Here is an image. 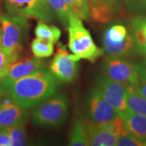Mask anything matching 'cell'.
Here are the masks:
<instances>
[{"mask_svg": "<svg viewBox=\"0 0 146 146\" xmlns=\"http://www.w3.org/2000/svg\"><path fill=\"white\" fill-rule=\"evenodd\" d=\"M127 11L134 15H146V0H124Z\"/></svg>", "mask_w": 146, "mask_h": 146, "instance_id": "obj_25", "label": "cell"}, {"mask_svg": "<svg viewBox=\"0 0 146 146\" xmlns=\"http://www.w3.org/2000/svg\"><path fill=\"white\" fill-rule=\"evenodd\" d=\"M58 80L47 69L14 80H0V94L7 95L27 110L38 105L57 93Z\"/></svg>", "mask_w": 146, "mask_h": 146, "instance_id": "obj_1", "label": "cell"}, {"mask_svg": "<svg viewBox=\"0 0 146 146\" xmlns=\"http://www.w3.org/2000/svg\"><path fill=\"white\" fill-rule=\"evenodd\" d=\"M4 3V1L3 0H0V8H1V7H2V5Z\"/></svg>", "mask_w": 146, "mask_h": 146, "instance_id": "obj_30", "label": "cell"}, {"mask_svg": "<svg viewBox=\"0 0 146 146\" xmlns=\"http://www.w3.org/2000/svg\"><path fill=\"white\" fill-rule=\"evenodd\" d=\"M10 133L13 146H22L27 145V131L25 124L12 126L7 127Z\"/></svg>", "mask_w": 146, "mask_h": 146, "instance_id": "obj_22", "label": "cell"}, {"mask_svg": "<svg viewBox=\"0 0 146 146\" xmlns=\"http://www.w3.org/2000/svg\"><path fill=\"white\" fill-rule=\"evenodd\" d=\"M86 124L89 144L92 146L116 145L119 137L127 133L122 118L106 123H96L90 121Z\"/></svg>", "mask_w": 146, "mask_h": 146, "instance_id": "obj_7", "label": "cell"}, {"mask_svg": "<svg viewBox=\"0 0 146 146\" xmlns=\"http://www.w3.org/2000/svg\"><path fill=\"white\" fill-rule=\"evenodd\" d=\"M11 139L7 128H1L0 130V146H11Z\"/></svg>", "mask_w": 146, "mask_h": 146, "instance_id": "obj_27", "label": "cell"}, {"mask_svg": "<svg viewBox=\"0 0 146 146\" xmlns=\"http://www.w3.org/2000/svg\"><path fill=\"white\" fill-rule=\"evenodd\" d=\"M11 63H12V61L11 60L10 58L0 47V80L4 77Z\"/></svg>", "mask_w": 146, "mask_h": 146, "instance_id": "obj_26", "label": "cell"}, {"mask_svg": "<svg viewBox=\"0 0 146 146\" xmlns=\"http://www.w3.org/2000/svg\"><path fill=\"white\" fill-rule=\"evenodd\" d=\"M86 106L89 119L96 123H106L121 119L117 111L106 102L97 87L88 92Z\"/></svg>", "mask_w": 146, "mask_h": 146, "instance_id": "obj_11", "label": "cell"}, {"mask_svg": "<svg viewBox=\"0 0 146 146\" xmlns=\"http://www.w3.org/2000/svg\"><path fill=\"white\" fill-rule=\"evenodd\" d=\"M2 15H3V14H2V11H1V8H0V18H1Z\"/></svg>", "mask_w": 146, "mask_h": 146, "instance_id": "obj_33", "label": "cell"}, {"mask_svg": "<svg viewBox=\"0 0 146 146\" xmlns=\"http://www.w3.org/2000/svg\"><path fill=\"white\" fill-rule=\"evenodd\" d=\"M55 16L58 18L63 25L68 27L70 19L74 15L69 9L65 0H46Z\"/></svg>", "mask_w": 146, "mask_h": 146, "instance_id": "obj_19", "label": "cell"}, {"mask_svg": "<svg viewBox=\"0 0 146 146\" xmlns=\"http://www.w3.org/2000/svg\"><path fill=\"white\" fill-rule=\"evenodd\" d=\"M118 146H146V139L139 138L130 133L121 135L118 139Z\"/></svg>", "mask_w": 146, "mask_h": 146, "instance_id": "obj_24", "label": "cell"}, {"mask_svg": "<svg viewBox=\"0 0 146 146\" xmlns=\"http://www.w3.org/2000/svg\"><path fill=\"white\" fill-rule=\"evenodd\" d=\"M68 145L71 146L89 145L87 135V124L80 118H76L73 123Z\"/></svg>", "mask_w": 146, "mask_h": 146, "instance_id": "obj_16", "label": "cell"}, {"mask_svg": "<svg viewBox=\"0 0 146 146\" xmlns=\"http://www.w3.org/2000/svg\"><path fill=\"white\" fill-rule=\"evenodd\" d=\"M29 119L27 109L16 103L7 96L2 101L0 109V127L7 128L9 127L25 124Z\"/></svg>", "mask_w": 146, "mask_h": 146, "instance_id": "obj_12", "label": "cell"}, {"mask_svg": "<svg viewBox=\"0 0 146 146\" xmlns=\"http://www.w3.org/2000/svg\"><path fill=\"white\" fill-rule=\"evenodd\" d=\"M46 62L43 58H25L23 59H16L10 63L7 73L2 80H14L29 76L37 71L45 68Z\"/></svg>", "mask_w": 146, "mask_h": 146, "instance_id": "obj_13", "label": "cell"}, {"mask_svg": "<svg viewBox=\"0 0 146 146\" xmlns=\"http://www.w3.org/2000/svg\"><path fill=\"white\" fill-rule=\"evenodd\" d=\"M122 119L128 133L139 138L146 139L145 116L132 112L129 110Z\"/></svg>", "mask_w": 146, "mask_h": 146, "instance_id": "obj_15", "label": "cell"}, {"mask_svg": "<svg viewBox=\"0 0 146 146\" xmlns=\"http://www.w3.org/2000/svg\"><path fill=\"white\" fill-rule=\"evenodd\" d=\"M1 36H2V31H1V26H0V47H1Z\"/></svg>", "mask_w": 146, "mask_h": 146, "instance_id": "obj_31", "label": "cell"}, {"mask_svg": "<svg viewBox=\"0 0 146 146\" xmlns=\"http://www.w3.org/2000/svg\"><path fill=\"white\" fill-rule=\"evenodd\" d=\"M1 23V48L14 62L18 59L26 39L29 25L25 17L16 15H2Z\"/></svg>", "mask_w": 146, "mask_h": 146, "instance_id": "obj_2", "label": "cell"}, {"mask_svg": "<svg viewBox=\"0 0 146 146\" xmlns=\"http://www.w3.org/2000/svg\"><path fill=\"white\" fill-rule=\"evenodd\" d=\"M68 47L78 59L94 63L104 51L94 42L89 31L84 26L80 19L73 16L68 26Z\"/></svg>", "mask_w": 146, "mask_h": 146, "instance_id": "obj_3", "label": "cell"}, {"mask_svg": "<svg viewBox=\"0 0 146 146\" xmlns=\"http://www.w3.org/2000/svg\"><path fill=\"white\" fill-rule=\"evenodd\" d=\"M78 58L69 54L66 47L61 44L49 66V71L58 80L70 83L78 76Z\"/></svg>", "mask_w": 146, "mask_h": 146, "instance_id": "obj_10", "label": "cell"}, {"mask_svg": "<svg viewBox=\"0 0 146 146\" xmlns=\"http://www.w3.org/2000/svg\"><path fill=\"white\" fill-rule=\"evenodd\" d=\"M69 113V99L64 94L53 95L38 105L33 112L32 120L35 125L59 127L66 122Z\"/></svg>", "mask_w": 146, "mask_h": 146, "instance_id": "obj_4", "label": "cell"}, {"mask_svg": "<svg viewBox=\"0 0 146 146\" xmlns=\"http://www.w3.org/2000/svg\"><path fill=\"white\" fill-rule=\"evenodd\" d=\"M135 66L138 75L136 89L141 95L146 98V58L142 61L135 63Z\"/></svg>", "mask_w": 146, "mask_h": 146, "instance_id": "obj_23", "label": "cell"}, {"mask_svg": "<svg viewBox=\"0 0 146 146\" xmlns=\"http://www.w3.org/2000/svg\"><path fill=\"white\" fill-rule=\"evenodd\" d=\"M111 2H113L114 3H115V4H117V5H119V0H110Z\"/></svg>", "mask_w": 146, "mask_h": 146, "instance_id": "obj_29", "label": "cell"}, {"mask_svg": "<svg viewBox=\"0 0 146 146\" xmlns=\"http://www.w3.org/2000/svg\"><path fill=\"white\" fill-rule=\"evenodd\" d=\"M97 88L121 118L129 110L127 104V87L109 78L106 75L98 76L96 80Z\"/></svg>", "mask_w": 146, "mask_h": 146, "instance_id": "obj_9", "label": "cell"}, {"mask_svg": "<svg viewBox=\"0 0 146 146\" xmlns=\"http://www.w3.org/2000/svg\"><path fill=\"white\" fill-rule=\"evenodd\" d=\"M132 35L136 51L146 58V15H136L131 22Z\"/></svg>", "mask_w": 146, "mask_h": 146, "instance_id": "obj_14", "label": "cell"}, {"mask_svg": "<svg viewBox=\"0 0 146 146\" xmlns=\"http://www.w3.org/2000/svg\"><path fill=\"white\" fill-rule=\"evenodd\" d=\"M102 42L103 51L107 56L127 58L137 52L131 33L121 24L110 26L105 31Z\"/></svg>", "mask_w": 146, "mask_h": 146, "instance_id": "obj_5", "label": "cell"}, {"mask_svg": "<svg viewBox=\"0 0 146 146\" xmlns=\"http://www.w3.org/2000/svg\"><path fill=\"white\" fill-rule=\"evenodd\" d=\"M6 10L11 15L25 18H36L50 23L55 20V14L46 0H3Z\"/></svg>", "mask_w": 146, "mask_h": 146, "instance_id": "obj_6", "label": "cell"}, {"mask_svg": "<svg viewBox=\"0 0 146 146\" xmlns=\"http://www.w3.org/2000/svg\"><path fill=\"white\" fill-rule=\"evenodd\" d=\"M104 75L111 80L123 84L126 87H136L138 84V75L135 63L126 57L107 56L103 62Z\"/></svg>", "mask_w": 146, "mask_h": 146, "instance_id": "obj_8", "label": "cell"}, {"mask_svg": "<svg viewBox=\"0 0 146 146\" xmlns=\"http://www.w3.org/2000/svg\"><path fill=\"white\" fill-rule=\"evenodd\" d=\"M54 44L50 41L36 37L31 43V50L34 57L38 58H49L54 53Z\"/></svg>", "mask_w": 146, "mask_h": 146, "instance_id": "obj_20", "label": "cell"}, {"mask_svg": "<svg viewBox=\"0 0 146 146\" xmlns=\"http://www.w3.org/2000/svg\"><path fill=\"white\" fill-rule=\"evenodd\" d=\"M69 9L76 17L82 20L89 18V5L88 0H65Z\"/></svg>", "mask_w": 146, "mask_h": 146, "instance_id": "obj_21", "label": "cell"}, {"mask_svg": "<svg viewBox=\"0 0 146 146\" xmlns=\"http://www.w3.org/2000/svg\"><path fill=\"white\" fill-rule=\"evenodd\" d=\"M127 104L131 111L146 117V98L141 95L136 87H127Z\"/></svg>", "mask_w": 146, "mask_h": 146, "instance_id": "obj_17", "label": "cell"}, {"mask_svg": "<svg viewBox=\"0 0 146 146\" xmlns=\"http://www.w3.org/2000/svg\"><path fill=\"white\" fill-rule=\"evenodd\" d=\"M1 96V94H0ZM1 106H2V101H1V98H0V109H1Z\"/></svg>", "mask_w": 146, "mask_h": 146, "instance_id": "obj_32", "label": "cell"}, {"mask_svg": "<svg viewBox=\"0 0 146 146\" xmlns=\"http://www.w3.org/2000/svg\"><path fill=\"white\" fill-rule=\"evenodd\" d=\"M88 2H89V7H94V6L101 5V4H110V5L115 6L117 8H119V5L114 3L110 0H88Z\"/></svg>", "mask_w": 146, "mask_h": 146, "instance_id": "obj_28", "label": "cell"}, {"mask_svg": "<svg viewBox=\"0 0 146 146\" xmlns=\"http://www.w3.org/2000/svg\"><path fill=\"white\" fill-rule=\"evenodd\" d=\"M0 130H1V127H0Z\"/></svg>", "mask_w": 146, "mask_h": 146, "instance_id": "obj_34", "label": "cell"}, {"mask_svg": "<svg viewBox=\"0 0 146 146\" xmlns=\"http://www.w3.org/2000/svg\"><path fill=\"white\" fill-rule=\"evenodd\" d=\"M36 37L46 39L53 43H56L61 36L60 29L54 25H49L46 22L39 21L35 28Z\"/></svg>", "mask_w": 146, "mask_h": 146, "instance_id": "obj_18", "label": "cell"}]
</instances>
